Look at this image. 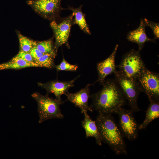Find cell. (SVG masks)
<instances>
[{
  "instance_id": "22",
  "label": "cell",
  "mask_w": 159,
  "mask_h": 159,
  "mask_svg": "<svg viewBox=\"0 0 159 159\" xmlns=\"http://www.w3.org/2000/svg\"><path fill=\"white\" fill-rule=\"evenodd\" d=\"M144 23L146 26L150 27L152 29L154 36V38L155 39H158L159 37V24L148 20L145 18L143 19Z\"/></svg>"
},
{
  "instance_id": "8",
  "label": "cell",
  "mask_w": 159,
  "mask_h": 159,
  "mask_svg": "<svg viewBox=\"0 0 159 159\" xmlns=\"http://www.w3.org/2000/svg\"><path fill=\"white\" fill-rule=\"evenodd\" d=\"M61 0H29L27 4L36 12L45 19L53 20L58 17L63 9Z\"/></svg>"
},
{
  "instance_id": "7",
  "label": "cell",
  "mask_w": 159,
  "mask_h": 159,
  "mask_svg": "<svg viewBox=\"0 0 159 159\" xmlns=\"http://www.w3.org/2000/svg\"><path fill=\"white\" fill-rule=\"evenodd\" d=\"M143 92L150 101L159 102V74L150 71L146 67L137 79Z\"/></svg>"
},
{
  "instance_id": "21",
  "label": "cell",
  "mask_w": 159,
  "mask_h": 159,
  "mask_svg": "<svg viewBox=\"0 0 159 159\" xmlns=\"http://www.w3.org/2000/svg\"><path fill=\"white\" fill-rule=\"evenodd\" d=\"M54 67L57 72L61 71L74 72L77 71L78 67L77 65L70 64L63 57L60 63L58 65H55Z\"/></svg>"
},
{
  "instance_id": "19",
  "label": "cell",
  "mask_w": 159,
  "mask_h": 159,
  "mask_svg": "<svg viewBox=\"0 0 159 159\" xmlns=\"http://www.w3.org/2000/svg\"><path fill=\"white\" fill-rule=\"evenodd\" d=\"M20 50L29 52L31 50L36 46L37 42L21 34H18Z\"/></svg>"
},
{
  "instance_id": "4",
  "label": "cell",
  "mask_w": 159,
  "mask_h": 159,
  "mask_svg": "<svg viewBox=\"0 0 159 159\" xmlns=\"http://www.w3.org/2000/svg\"><path fill=\"white\" fill-rule=\"evenodd\" d=\"M46 94L43 95L39 92L33 94L32 96L37 102L39 113V123L48 120L54 119H62L64 115L60 108V105L64 102L54 99Z\"/></svg>"
},
{
  "instance_id": "5",
  "label": "cell",
  "mask_w": 159,
  "mask_h": 159,
  "mask_svg": "<svg viewBox=\"0 0 159 159\" xmlns=\"http://www.w3.org/2000/svg\"><path fill=\"white\" fill-rule=\"evenodd\" d=\"M116 67L128 77L137 80L146 67L140 52L133 49L123 56L120 64Z\"/></svg>"
},
{
  "instance_id": "23",
  "label": "cell",
  "mask_w": 159,
  "mask_h": 159,
  "mask_svg": "<svg viewBox=\"0 0 159 159\" xmlns=\"http://www.w3.org/2000/svg\"><path fill=\"white\" fill-rule=\"evenodd\" d=\"M15 56L28 62H35L34 59L29 52H25L20 50Z\"/></svg>"
},
{
  "instance_id": "11",
  "label": "cell",
  "mask_w": 159,
  "mask_h": 159,
  "mask_svg": "<svg viewBox=\"0 0 159 159\" xmlns=\"http://www.w3.org/2000/svg\"><path fill=\"white\" fill-rule=\"evenodd\" d=\"M92 84H88L84 88L74 93H70L68 92L65 95L67 97L66 101H69L74 106L79 108L83 113L84 112L93 111L88 105V100L90 98V86Z\"/></svg>"
},
{
  "instance_id": "14",
  "label": "cell",
  "mask_w": 159,
  "mask_h": 159,
  "mask_svg": "<svg viewBox=\"0 0 159 159\" xmlns=\"http://www.w3.org/2000/svg\"><path fill=\"white\" fill-rule=\"evenodd\" d=\"M83 113L84 117L81 123L85 130L86 138H94L97 144L99 145H101L102 142L95 121L92 119L87 112H84Z\"/></svg>"
},
{
  "instance_id": "2",
  "label": "cell",
  "mask_w": 159,
  "mask_h": 159,
  "mask_svg": "<svg viewBox=\"0 0 159 159\" xmlns=\"http://www.w3.org/2000/svg\"><path fill=\"white\" fill-rule=\"evenodd\" d=\"M98 113L95 121L102 142L107 144L117 155H127L124 137L112 115Z\"/></svg>"
},
{
  "instance_id": "10",
  "label": "cell",
  "mask_w": 159,
  "mask_h": 159,
  "mask_svg": "<svg viewBox=\"0 0 159 159\" xmlns=\"http://www.w3.org/2000/svg\"><path fill=\"white\" fill-rule=\"evenodd\" d=\"M79 75L74 79L69 81H60L58 80L50 81L46 83H38L39 86L46 90L47 95L53 93L55 99L62 101L61 97L68 92L69 89L74 85V83L79 77Z\"/></svg>"
},
{
  "instance_id": "16",
  "label": "cell",
  "mask_w": 159,
  "mask_h": 159,
  "mask_svg": "<svg viewBox=\"0 0 159 159\" xmlns=\"http://www.w3.org/2000/svg\"><path fill=\"white\" fill-rule=\"evenodd\" d=\"M159 117V102H150L146 111L145 116L143 122L139 125V130L145 129L154 120Z\"/></svg>"
},
{
  "instance_id": "6",
  "label": "cell",
  "mask_w": 159,
  "mask_h": 159,
  "mask_svg": "<svg viewBox=\"0 0 159 159\" xmlns=\"http://www.w3.org/2000/svg\"><path fill=\"white\" fill-rule=\"evenodd\" d=\"M134 112L123 107L117 113L119 117L118 125L123 136L130 141L136 140L138 136L139 125L134 116Z\"/></svg>"
},
{
  "instance_id": "20",
  "label": "cell",
  "mask_w": 159,
  "mask_h": 159,
  "mask_svg": "<svg viewBox=\"0 0 159 159\" xmlns=\"http://www.w3.org/2000/svg\"><path fill=\"white\" fill-rule=\"evenodd\" d=\"M55 57L49 54H44L39 59L35 60V62L39 67L52 69L55 67L54 59Z\"/></svg>"
},
{
  "instance_id": "13",
  "label": "cell",
  "mask_w": 159,
  "mask_h": 159,
  "mask_svg": "<svg viewBox=\"0 0 159 159\" xmlns=\"http://www.w3.org/2000/svg\"><path fill=\"white\" fill-rule=\"evenodd\" d=\"M146 26L143 19L141 18L139 26L135 29L129 31L126 39L129 42L137 43L138 46V50L141 51L147 42H156L155 39H151L147 36L145 32Z\"/></svg>"
},
{
  "instance_id": "18",
  "label": "cell",
  "mask_w": 159,
  "mask_h": 159,
  "mask_svg": "<svg viewBox=\"0 0 159 159\" xmlns=\"http://www.w3.org/2000/svg\"><path fill=\"white\" fill-rule=\"evenodd\" d=\"M36 47L44 54H50L55 57L57 55V50L52 39L37 42Z\"/></svg>"
},
{
  "instance_id": "24",
  "label": "cell",
  "mask_w": 159,
  "mask_h": 159,
  "mask_svg": "<svg viewBox=\"0 0 159 159\" xmlns=\"http://www.w3.org/2000/svg\"><path fill=\"white\" fill-rule=\"evenodd\" d=\"M29 53L34 59L35 61V60L39 59L44 54L36 46L31 50Z\"/></svg>"
},
{
  "instance_id": "17",
  "label": "cell",
  "mask_w": 159,
  "mask_h": 159,
  "mask_svg": "<svg viewBox=\"0 0 159 159\" xmlns=\"http://www.w3.org/2000/svg\"><path fill=\"white\" fill-rule=\"evenodd\" d=\"M82 6H81L76 8L69 6L67 9L72 11L74 14L73 24H77L85 33L90 35L91 33L86 20L85 15L81 10Z\"/></svg>"
},
{
  "instance_id": "15",
  "label": "cell",
  "mask_w": 159,
  "mask_h": 159,
  "mask_svg": "<svg viewBox=\"0 0 159 159\" xmlns=\"http://www.w3.org/2000/svg\"><path fill=\"white\" fill-rule=\"evenodd\" d=\"M31 67H39L36 62H28L15 56L9 61L0 64V70L19 69Z\"/></svg>"
},
{
  "instance_id": "1",
  "label": "cell",
  "mask_w": 159,
  "mask_h": 159,
  "mask_svg": "<svg viewBox=\"0 0 159 159\" xmlns=\"http://www.w3.org/2000/svg\"><path fill=\"white\" fill-rule=\"evenodd\" d=\"M101 85V90L90 95L92 100L90 107L98 112L117 114L127 103L122 90L115 79H105Z\"/></svg>"
},
{
  "instance_id": "3",
  "label": "cell",
  "mask_w": 159,
  "mask_h": 159,
  "mask_svg": "<svg viewBox=\"0 0 159 159\" xmlns=\"http://www.w3.org/2000/svg\"><path fill=\"white\" fill-rule=\"evenodd\" d=\"M113 74L114 79L122 90L130 110L133 112L139 111L138 100L140 93L143 91L138 81L119 70L117 69Z\"/></svg>"
},
{
  "instance_id": "9",
  "label": "cell",
  "mask_w": 159,
  "mask_h": 159,
  "mask_svg": "<svg viewBox=\"0 0 159 159\" xmlns=\"http://www.w3.org/2000/svg\"><path fill=\"white\" fill-rule=\"evenodd\" d=\"M73 17L72 13L58 22L53 21L50 24L55 39V46L57 50L59 47L67 43L71 28L73 24Z\"/></svg>"
},
{
  "instance_id": "12",
  "label": "cell",
  "mask_w": 159,
  "mask_h": 159,
  "mask_svg": "<svg viewBox=\"0 0 159 159\" xmlns=\"http://www.w3.org/2000/svg\"><path fill=\"white\" fill-rule=\"evenodd\" d=\"M118 45L117 44L111 55L105 59L97 64L98 78L96 82L101 85L108 75L113 74L117 69L115 58Z\"/></svg>"
}]
</instances>
